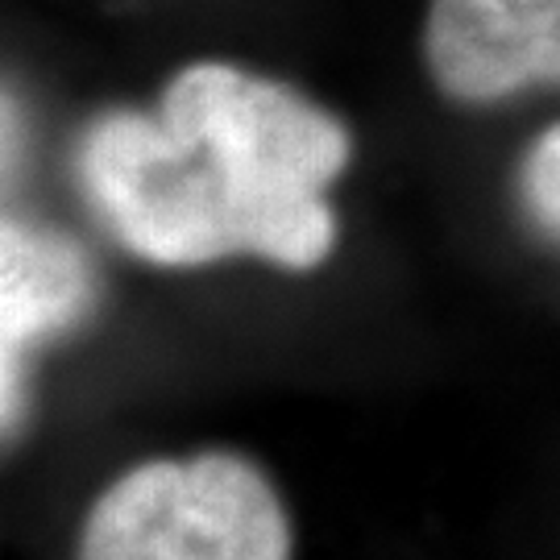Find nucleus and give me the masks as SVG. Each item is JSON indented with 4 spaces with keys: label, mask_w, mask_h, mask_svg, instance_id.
<instances>
[{
    "label": "nucleus",
    "mask_w": 560,
    "mask_h": 560,
    "mask_svg": "<svg viewBox=\"0 0 560 560\" xmlns=\"http://www.w3.org/2000/svg\"><path fill=\"white\" fill-rule=\"evenodd\" d=\"M423 55L453 101L560 83V0H432Z\"/></svg>",
    "instance_id": "obj_3"
},
{
    "label": "nucleus",
    "mask_w": 560,
    "mask_h": 560,
    "mask_svg": "<svg viewBox=\"0 0 560 560\" xmlns=\"http://www.w3.org/2000/svg\"><path fill=\"white\" fill-rule=\"evenodd\" d=\"M523 203L548 237L560 241V125L548 129L523 162Z\"/></svg>",
    "instance_id": "obj_5"
},
{
    "label": "nucleus",
    "mask_w": 560,
    "mask_h": 560,
    "mask_svg": "<svg viewBox=\"0 0 560 560\" xmlns=\"http://www.w3.org/2000/svg\"><path fill=\"white\" fill-rule=\"evenodd\" d=\"M80 560H291V527L249 460H145L88 511Z\"/></svg>",
    "instance_id": "obj_2"
},
{
    "label": "nucleus",
    "mask_w": 560,
    "mask_h": 560,
    "mask_svg": "<svg viewBox=\"0 0 560 560\" xmlns=\"http://www.w3.org/2000/svg\"><path fill=\"white\" fill-rule=\"evenodd\" d=\"M349 162V133L300 92L196 62L159 113L101 117L80 145V179L125 249L159 266L258 254L307 270L337 221L324 200Z\"/></svg>",
    "instance_id": "obj_1"
},
{
    "label": "nucleus",
    "mask_w": 560,
    "mask_h": 560,
    "mask_svg": "<svg viewBox=\"0 0 560 560\" xmlns=\"http://www.w3.org/2000/svg\"><path fill=\"white\" fill-rule=\"evenodd\" d=\"M92 266L75 241L34 224L4 221L0 233V358H4V423L21 399V361L30 345L62 332L92 303Z\"/></svg>",
    "instance_id": "obj_4"
}]
</instances>
